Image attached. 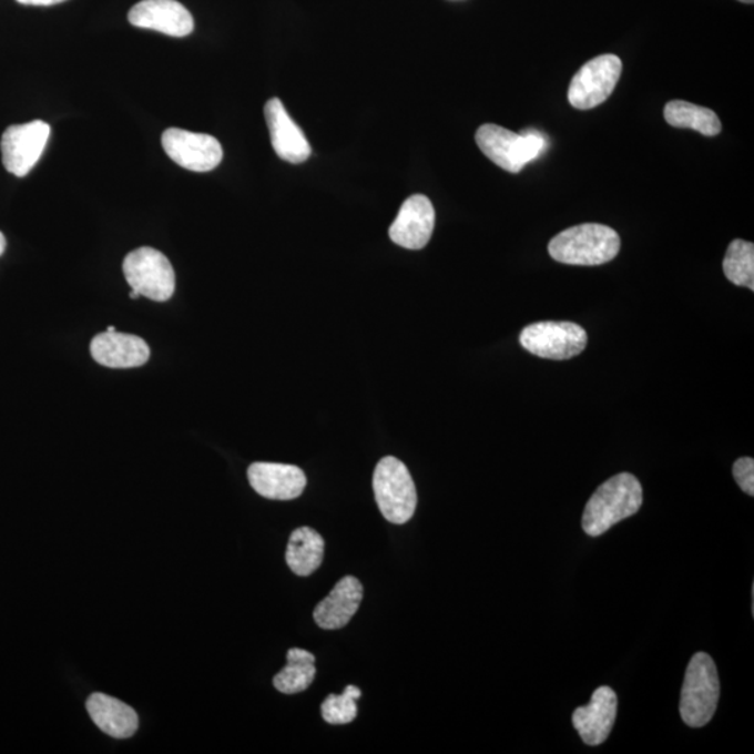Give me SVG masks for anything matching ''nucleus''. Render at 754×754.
<instances>
[{
  "label": "nucleus",
  "instance_id": "1",
  "mask_svg": "<svg viewBox=\"0 0 754 754\" xmlns=\"http://www.w3.org/2000/svg\"><path fill=\"white\" fill-rule=\"evenodd\" d=\"M643 505V488L629 472L603 482L585 506L583 528L585 534L600 537L619 521L638 513Z\"/></svg>",
  "mask_w": 754,
  "mask_h": 754
},
{
  "label": "nucleus",
  "instance_id": "2",
  "mask_svg": "<svg viewBox=\"0 0 754 754\" xmlns=\"http://www.w3.org/2000/svg\"><path fill=\"white\" fill-rule=\"evenodd\" d=\"M549 255L572 266H600L613 261L621 251L615 230L602 224H581L564 230L549 242Z\"/></svg>",
  "mask_w": 754,
  "mask_h": 754
},
{
  "label": "nucleus",
  "instance_id": "3",
  "mask_svg": "<svg viewBox=\"0 0 754 754\" xmlns=\"http://www.w3.org/2000/svg\"><path fill=\"white\" fill-rule=\"evenodd\" d=\"M720 700V677L715 662L709 654L692 656L681 692L679 711L683 723L702 728L713 719Z\"/></svg>",
  "mask_w": 754,
  "mask_h": 754
},
{
  "label": "nucleus",
  "instance_id": "4",
  "mask_svg": "<svg viewBox=\"0 0 754 754\" xmlns=\"http://www.w3.org/2000/svg\"><path fill=\"white\" fill-rule=\"evenodd\" d=\"M476 140L478 147L492 163L511 174H517L528 163L540 157L548 145L541 133H514L492 123L479 128Z\"/></svg>",
  "mask_w": 754,
  "mask_h": 754
},
{
  "label": "nucleus",
  "instance_id": "5",
  "mask_svg": "<svg viewBox=\"0 0 754 754\" xmlns=\"http://www.w3.org/2000/svg\"><path fill=\"white\" fill-rule=\"evenodd\" d=\"M376 503L381 514L393 524H406L417 509V489L404 462L396 457H385L374 472Z\"/></svg>",
  "mask_w": 754,
  "mask_h": 754
},
{
  "label": "nucleus",
  "instance_id": "6",
  "mask_svg": "<svg viewBox=\"0 0 754 754\" xmlns=\"http://www.w3.org/2000/svg\"><path fill=\"white\" fill-rule=\"evenodd\" d=\"M123 274L139 295L166 302L175 293V272L169 257L153 247H139L123 261Z\"/></svg>",
  "mask_w": 754,
  "mask_h": 754
},
{
  "label": "nucleus",
  "instance_id": "7",
  "mask_svg": "<svg viewBox=\"0 0 754 754\" xmlns=\"http://www.w3.org/2000/svg\"><path fill=\"white\" fill-rule=\"evenodd\" d=\"M520 344L536 357L564 360L583 353L589 336L572 322H540L521 332Z\"/></svg>",
  "mask_w": 754,
  "mask_h": 754
},
{
  "label": "nucleus",
  "instance_id": "8",
  "mask_svg": "<svg viewBox=\"0 0 754 754\" xmlns=\"http://www.w3.org/2000/svg\"><path fill=\"white\" fill-rule=\"evenodd\" d=\"M622 74V61L608 53L591 59L575 73L569 88V102L578 110L587 111L610 99Z\"/></svg>",
  "mask_w": 754,
  "mask_h": 754
},
{
  "label": "nucleus",
  "instance_id": "9",
  "mask_svg": "<svg viewBox=\"0 0 754 754\" xmlns=\"http://www.w3.org/2000/svg\"><path fill=\"white\" fill-rule=\"evenodd\" d=\"M50 136L51 126L42 121L8 128L0 142L4 169L19 177L29 175L44 153Z\"/></svg>",
  "mask_w": 754,
  "mask_h": 754
},
{
  "label": "nucleus",
  "instance_id": "10",
  "mask_svg": "<svg viewBox=\"0 0 754 754\" xmlns=\"http://www.w3.org/2000/svg\"><path fill=\"white\" fill-rule=\"evenodd\" d=\"M166 155L182 169L208 172L223 161V147L210 134L193 133L185 129L170 128L161 137Z\"/></svg>",
  "mask_w": 754,
  "mask_h": 754
},
{
  "label": "nucleus",
  "instance_id": "11",
  "mask_svg": "<svg viewBox=\"0 0 754 754\" xmlns=\"http://www.w3.org/2000/svg\"><path fill=\"white\" fill-rule=\"evenodd\" d=\"M435 218L434 204L427 196L408 197L398 212L395 223L390 226V238L396 245L406 247V249H424L434 234Z\"/></svg>",
  "mask_w": 754,
  "mask_h": 754
},
{
  "label": "nucleus",
  "instance_id": "12",
  "mask_svg": "<svg viewBox=\"0 0 754 754\" xmlns=\"http://www.w3.org/2000/svg\"><path fill=\"white\" fill-rule=\"evenodd\" d=\"M129 21L144 30L186 37L195 29L191 12L176 0H142L129 12Z\"/></svg>",
  "mask_w": 754,
  "mask_h": 754
},
{
  "label": "nucleus",
  "instance_id": "13",
  "mask_svg": "<svg viewBox=\"0 0 754 754\" xmlns=\"http://www.w3.org/2000/svg\"><path fill=\"white\" fill-rule=\"evenodd\" d=\"M264 115H266L273 149L278 157L291 164L305 163L312 154L310 144L305 133L285 110L282 100L268 101L264 106Z\"/></svg>",
  "mask_w": 754,
  "mask_h": 754
},
{
  "label": "nucleus",
  "instance_id": "14",
  "mask_svg": "<svg viewBox=\"0 0 754 754\" xmlns=\"http://www.w3.org/2000/svg\"><path fill=\"white\" fill-rule=\"evenodd\" d=\"M618 697L610 686L598 687L590 704L573 713V726L590 746L602 745L617 721Z\"/></svg>",
  "mask_w": 754,
  "mask_h": 754
},
{
  "label": "nucleus",
  "instance_id": "15",
  "mask_svg": "<svg viewBox=\"0 0 754 754\" xmlns=\"http://www.w3.org/2000/svg\"><path fill=\"white\" fill-rule=\"evenodd\" d=\"M90 353L95 363L111 369L137 368L150 358V348L143 338L118 332L95 336Z\"/></svg>",
  "mask_w": 754,
  "mask_h": 754
},
{
  "label": "nucleus",
  "instance_id": "16",
  "mask_svg": "<svg viewBox=\"0 0 754 754\" xmlns=\"http://www.w3.org/2000/svg\"><path fill=\"white\" fill-rule=\"evenodd\" d=\"M251 487L263 498L293 500L306 488V476L299 467L277 462H255L247 470Z\"/></svg>",
  "mask_w": 754,
  "mask_h": 754
},
{
  "label": "nucleus",
  "instance_id": "17",
  "mask_svg": "<svg viewBox=\"0 0 754 754\" xmlns=\"http://www.w3.org/2000/svg\"><path fill=\"white\" fill-rule=\"evenodd\" d=\"M364 598V587L358 579L347 575L338 581L325 600L317 603L314 618L317 626L325 630L346 628L358 612Z\"/></svg>",
  "mask_w": 754,
  "mask_h": 754
},
{
  "label": "nucleus",
  "instance_id": "18",
  "mask_svg": "<svg viewBox=\"0 0 754 754\" xmlns=\"http://www.w3.org/2000/svg\"><path fill=\"white\" fill-rule=\"evenodd\" d=\"M85 707H88L94 724L104 734L118 737V740H126V737L133 736L139 728L136 711L115 697L94 693L89 697Z\"/></svg>",
  "mask_w": 754,
  "mask_h": 754
},
{
  "label": "nucleus",
  "instance_id": "19",
  "mask_svg": "<svg viewBox=\"0 0 754 754\" xmlns=\"http://www.w3.org/2000/svg\"><path fill=\"white\" fill-rule=\"evenodd\" d=\"M325 554V541L310 527H300L291 534L285 560L296 575L306 578L320 568Z\"/></svg>",
  "mask_w": 754,
  "mask_h": 754
},
{
  "label": "nucleus",
  "instance_id": "20",
  "mask_svg": "<svg viewBox=\"0 0 754 754\" xmlns=\"http://www.w3.org/2000/svg\"><path fill=\"white\" fill-rule=\"evenodd\" d=\"M664 116L671 126L693 129V131L702 133L704 136H716V134L721 133V129H723L714 111L686 101L668 102Z\"/></svg>",
  "mask_w": 754,
  "mask_h": 754
},
{
  "label": "nucleus",
  "instance_id": "21",
  "mask_svg": "<svg viewBox=\"0 0 754 754\" xmlns=\"http://www.w3.org/2000/svg\"><path fill=\"white\" fill-rule=\"evenodd\" d=\"M287 661V666L274 676V687L284 694L305 692L315 681V655L302 649H291Z\"/></svg>",
  "mask_w": 754,
  "mask_h": 754
},
{
  "label": "nucleus",
  "instance_id": "22",
  "mask_svg": "<svg viewBox=\"0 0 754 754\" xmlns=\"http://www.w3.org/2000/svg\"><path fill=\"white\" fill-rule=\"evenodd\" d=\"M725 277L732 284L754 291V245L735 240L726 251L723 263Z\"/></svg>",
  "mask_w": 754,
  "mask_h": 754
},
{
  "label": "nucleus",
  "instance_id": "23",
  "mask_svg": "<svg viewBox=\"0 0 754 754\" xmlns=\"http://www.w3.org/2000/svg\"><path fill=\"white\" fill-rule=\"evenodd\" d=\"M360 689L349 685L342 696L330 694L322 704V715L326 723L332 725H346L357 719V700L360 697Z\"/></svg>",
  "mask_w": 754,
  "mask_h": 754
},
{
  "label": "nucleus",
  "instance_id": "24",
  "mask_svg": "<svg viewBox=\"0 0 754 754\" xmlns=\"http://www.w3.org/2000/svg\"><path fill=\"white\" fill-rule=\"evenodd\" d=\"M734 478L743 492L748 497L754 495V460L752 457H742L734 465Z\"/></svg>",
  "mask_w": 754,
  "mask_h": 754
},
{
  "label": "nucleus",
  "instance_id": "25",
  "mask_svg": "<svg viewBox=\"0 0 754 754\" xmlns=\"http://www.w3.org/2000/svg\"><path fill=\"white\" fill-rule=\"evenodd\" d=\"M21 4H29V7H51V4L67 2V0H18Z\"/></svg>",
  "mask_w": 754,
  "mask_h": 754
},
{
  "label": "nucleus",
  "instance_id": "26",
  "mask_svg": "<svg viewBox=\"0 0 754 754\" xmlns=\"http://www.w3.org/2000/svg\"><path fill=\"white\" fill-rule=\"evenodd\" d=\"M4 251H7V238H4V235L0 233V256L3 255Z\"/></svg>",
  "mask_w": 754,
  "mask_h": 754
},
{
  "label": "nucleus",
  "instance_id": "27",
  "mask_svg": "<svg viewBox=\"0 0 754 754\" xmlns=\"http://www.w3.org/2000/svg\"><path fill=\"white\" fill-rule=\"evenodd\" d=\"M139 296H140L139 293H136V291H133V289H132L131 298H132V299H136V298H139Z\"/></svg>",
  "mask_w": 754,
  "mask_h": 754
},
{
  "label": "nucleus",
  "instance_id": "28",
  "mask_svg": "<svg viewBox=\"0 0 754 754\" xmlns=\"http://www.w3.org/2000/svg\"><path fill=\"white\" fill-rule=\"evenodd\" d=\"M106 332H110V333H112V332H116V330H115V327H113V326H110V327H108V328H106Z\"/></svg>",
  "mask_w": 754,
  "mask_h": 754
},
{
  "label": "nucleus",
  "instance_id": "29",
  "mask_svg": "<svg viewBox=\"0 0 754 754\" xmlns=\"http://www.w3.org/2000/svg\"><path fill=\"white\" fill-rule=\"evenodd\" d=\"M740 2H743V3H753L754 0H740Z\"/></svg>",
  "mask_w": 754,
  "mask_h": 754
}]
</instances>
